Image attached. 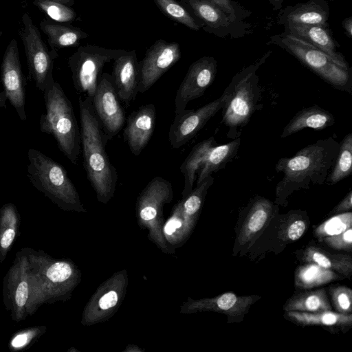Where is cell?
I'll return each instance as SVG.
<instances>
[{
  "label": "cell",
  "instance_id": "obj_24",
  "mask_svg": "<svg viewBox=\"0 0 352 352\" xmlns=\"http://www.w3.org/2000/svg\"><path fill=\"white\" fill-rule=\"evenodd\" d=\"M273 211L272 203L261 197H256L249 208L247 217L239 236V241H250L268 221Z\"/></svg>",
  "mask_w": 352,
  "mask_h": 352
},
{
  "label": "cell",
  "instance_id": "obj_28",
  "mask_svg": "<svg viewBox=\"0 0 352 352\" xmlns=\"http://www.w3.org/2000/svg\"><path fill=\"white\" fill-rule=\"evenodd\" d=\"M286 311L318 312L331 309L324 289L305 292L291 298L285 304Z\"/></svg>",
  "mask_w": 352,
  "mask_h": 352
},
{
  "label": "cell",
  "instance_id": "obj_44",
  "mask_svg": "<svg viewBox=\"0 0 352 352\" xmlns=\"http://www.w3.org/2000/svg\"><path fill=\"white\" fill-rule=\"evenodd\" d=\"M352 208V191L346 195L343 199L334 208L333 212H339L342 211L350 210Z\"/></svg>",
  "mask_w": 352,
  "mask_h": 352
},
{
  "label": "cell",
  "instance_id": "obj_26",
  "mask_svg": "<svg viewBox=\"0 0 352 352\" xmlns=\"http://www.w3.org/2000/svg\"><path fill=\"white\" fill-rule=\"evenodd\" d=\"M303 258L309 263L336 271L345 276H349L352 272V258L347 254H331L318 248L310 246L305 250Z\"/></svg>",
  "mask_w": 352,
  "mask_h": 352
},
{
  "label": "cell",
  "instance_id": "obj_18",
  "mask_svg": "<svg viewBox=\"0 0 352 352\" xmlns=\"http://www.w3.org/2000/svg\"><path fill=\"white\" fill-rule=\"evenodd\" d=\"M173 190L170 182L157 176L143 189L138 198L139 215L144 221L154 220L164 203L170 201Z\"/></svg>",
  "mask_w": 352,
  "mask_h": 352
},
{
  "label": "cell",
  "instance_id": "obj_34",
  "mask_svg": "<svg viewBox=\"0 0 352 352\" xmlns=\"http://www.w3.org/2000/svg\"><path fill=\"white\" fill-rule=\"evenodd\" d=\"M72 275V267L67 262L56 261L52 263L47 269L44 277V290L50 286L60 285L67 280Z\"/></svg>",
  "mask_w": 352,
  "mask_h": 352
},
{
  "label": "cell",
  "instance_id": "obj_43",
  "mask_svg": "<svg viewBox=\"0 0 352 352\" xmlns=\"http://www.w3.org/2000/svg\"><path fill=\"white\" fill-rule=\"evenodd\" d=\"M182 225V221L177 216H174L166 223L164 229V233L167 236H171L181 228Z\"/></svg>",
  "mask_w": 352,
  "mask_h": 352
},
{
  "label": "cell",
  "instance_id": "obj_25",
  "mask_svg": "<svg viewBox=\"0 0 352 352\" xmlns=\"http://www.w3.org/2000/svg\"><path fill=\"white\" fill-rule=\"evenodd\" d=\"M241 144V138L238 137L232 141L221 145L213 146L201 167L197 184L202 182L207 176L223 168L237 153Z\"/></svg>",
  "mask_w": 352,
  "mask_h": 352
},
{
  "label": "cell",
  "instance_id": "obj_29",
  "mask_svg": "<svg viewBox=\"0 0 352 352\" xmlns=\"http://www.w3.org/2000/svg\"><path fill=\"white\" fill-rule=\"evenodd\" d=\"M340 278L334 271L311 263L300 267L296 273V287L309 289L322 285Z\"/></svg>",
  "mask_w": 352,
  "mask_h": 352
},
{
  "label": "cell",
  "instance_id": "obj_45",
  "mask_svg": "<svg viewBox=\"0 0 352 352\" xmlns=\"http://www.w3.org/2000/svg\"><path fill=\"white\" fill-rule=\"evenodd\" d=\"M342 27L345 30L346 34L350 38H352V16L346 18L342 21Z\"/></svg>",
  "mask_w": 352,
  "mask_h": 352
},
{
  "label": "cell",
  "instance_id": "obj_40",
  "mask_svg": "<svg viewBox=\"0 0 352 352\" xmlns=\"http://www.w3.org/2000/svg\"><path fill=\"white\" fill-rule=\"evenodd\" d=\"M118 300V294L116 291H109L99 300L98 305L101 309L106 310L116 306Z\"/></svg>",
  "mask_w": 352,
  "mask_h": 352
},
{
  "label": "cell",
  "instance_id": "obj_15",
  "mask_svg": "<svg viewBox=\"0 0 352 352\" xmlns=\"http://www.w3.org/2000/svg\"><path fill=\"white\" fill-rule=\"evenodd\" d=\"M113 81L121 102L129 107L139 93L140 64L135 50L113 60Z\"/></svg>",
  "mask_w": 352,
  "mask_h": 352
},
{
  "label": "cell",
  "instance_id": "obj_14",
  "mask_svg": "<svg viewBox=\"0 0 352 352\" xmlns=\"http://www.w3.org/2000/svg\"><path fill=\"white\" fill-rule=\"evenodd\" d=\"M223 104L224 98L221 95L197 110L185 109L175 114L168 131L171 147L179 148L189 142L222 109Z\"/></svg>",
  "mask_w": 352,
  "mask_h": 352
},
{
  "label": "cell",
  "instance_id": "obj_4",
  "mask_svg": "<svg viewBox=\"0 0 352 352\" xmlns=\"http://www.w3.org/2000/svg\"><path fill=\"white\" fill-rule=\"evenodd\" d=\"M43 97L45 111L40 118V131L52 135L59 150L77 164L81 152L80 131L72 104L55 80L46 87Z\"/></svg>",
  "mask_w": 352,
  "mask_h": 352
},
{
  "label": "cell",
  "instance_id": "obj_22",
  "mask_svg": "<svg viewBox=\"0 0 352 352\" xmlns=\"http://www.w3.org/2000/svg\"><path fill=\"white\" fill-rule=\"evenodd\" d=\"M39 27L47 36L51 49L56 51L68 47H78L80 41L88 36L78 28L47 19L42 20Z\"/></svg>",
  "mask_w": 352,
  "mask_h": 352
},
{
  "label": "cell",
  "instance_id": "obj_35",
  "mask_svg": "<svg viewBox=\"0 0 352 352\" xmlns=\"http://www.w3.org/2000/svg\"><path fill=\"white\" fill-rule=\"evenodd\" d=\"M331 300L339 313L350 314L352 311V290L346 286L329 289Z\"/></svg>",
  "mask_w": 352,
  "mask_h": 352
},
{
  "label": "cell",
  "instance_id": "obj_42",
  "mask_svg": "<svg viewBox=\"0 0 352 352\" xmlns=\"http://www.w3.org/2000/svg\"><path fill=\"white\" fill-rule=\"evenodd\" d=\"M32 335V331H25L16 335L11 341V346L15 349L25 346L31 340Z\"/></svg>",
  "mask_w": 352,
  "mask_h": 352
},
{
  "label": "cell",
  "instance_id": "obj_7",
  "mask_svg": "<svg viewBox=\"0 0 352 352\" xmlns=\"http://www.w3.org/2000/svg\"><path fill=\"white\" fill-rule=\"evenodd\" d=\"M126 52L124 50L107 49L91 44L79 46L68 58L76 92L92 100L104 65Z\"/></svg>",
  "mask_w": 352,
  "mask_h": 352
},
{
  "label": "cell",
  "instance_id": "obj_30",
  "mask_svg": "<svg viewBox=\"0 0 352 352\" xmlns=\"http://www.w3.org/2000/svg\"><path fill=\"white\" fill-rule=\"evenodd\" d=\"M339 144L335 164L325 181L330 185L348 177L352 172V133L346 135Z\"/></svg>",
  "mask_w": 352,
  "mask_h": 352
},
{
  "label": "cell",
  "instance_id": "obj_8",
  "mask_svg": "<svg viewBox=\"0 0 352 352\" xmlns=\"http://www.w3.org/2000/svg\"><path fill=\"white\" fill-rule=\"evenodd\" d=\"M21 21L19 34L24 46L29 79L43 92L54 80L52 72L54 60L58 56L57 51L49 50L28 12L23 14Z\"/></svg>",
  "mask_w": 352,
  "mask_h": 352
},
{
  "label": "cell",
  "instance_id": "obj_23",
  "mask_svg": "<svg viewBox=\"0 0 352 352\" xmlns=\"http://www.w3.org/2000/svg\"><path fill=\"white\" fill-rule=\"evenodd\" d=\"M213 136L197 144L192 148L186 158L180 166V171L184 177V186L182 191V197H186L192 190L195 180V174L200 168L210 149L217 145Z\"/></svg>",
  "mask_w": 352,
  "mask_h": 352
},
{
  "label": "cell",
  "instance_id": "obj_46",
  "mask_svg": "<svg viewBox=\"0 0 352 352\" xmlns=\"http://www.w3.org/2000/svg\"><path fill=\"white\" fill-rule=\"evenodd\" d=\"M7 97L3 90H0V109L6 108Z\"/></svg>",
  "mask_w": 352,
  "mask_h": 352
},
{
  "label": "cell",
  "instance_id": "obj_19",
  "mask_svg": "<svg viewBox=\"0 0 352 352\" xmlns=\"http://www.w3.org/2000/svg\"><path fill=\"white\" fill-rule=\"evenodd\" d=\"M329 6L325 0H308L288 6L279 11L277 23L284 25L289 23L317 25L329 27Z\"/></svg>",
  "mask_w": 352,
  "mask_h": 352
},
{
  "label": "cell",
  "instance_id": "obj_37",
  "mask_svg": "<svg viewBox=\"0 0 352 352\" xmlns=\"http://www.w3.org/2000/svg\"><path fill=\"white\" fill-rule=\"evenodd\" d=\"M220 7L223 12L234 21H242L248 12L232 0H210Z\"/></svg>",
  "mask_w": 352,
  "mask_h": 352
},
{
  "label": "cell",
  "instance_id": "obj_10",
  "mask_svg": "<svg viewBox=\"0 0 352 352\" xmlns=\"http://www.w3.org/2000/svg\"><path fill=\"white\" fill-rule=\"evenodd\" d=\"M182 4L207 32L219 37L230 35L232 38L243 36L248 25L243 21H234L216 3L210 0H180Z\"/></svg>",
  "mask_w": 352,
  "mask_h": 352
},
{
  "label": "cell",
  "instance_id": "obj_12",
  "mask_svg": "<svg viewBox=\"0 0 352 352\" xmlns=\"http://www.w3.org/2000/svg\"><path fill=\"white\" fill-rule=\"evenodd\" d=\"M217 68V61L212 56H203L190 65L176 93L175 114L184 111L189 102L204 95L214 80Z\"/></svg>",
  "mask_w": 352,
  "mask_h": 352
},
{
  "label": "cell",
  "instance_id": "obj_33",
  "mask_svg": "<svg viewBox=\"0 0 352 352\" xmlns=\"http://www.w3.org/2000/svg\"><path fill=\"white\" fill-rule=\"evenodd\" d=\"M352 212H348L334 216L318 226L315 230L318 237H324L341 233L351 228Z\"/></svg>",
  "mask_w": 352,
  "mask_h": 352
},
{
  "label": "cell",
  "instance_id": "obj_41",
  "mask_svg": "<svg viewBox=\"0 0 352 352\" xmlns=\"http://www.w3.org/2000/svg\"><path fill=\"white\" fill-rule=\"evenodd\" d=\"M16 235L15 229L8 227L1 234L0 247L2 250H6L12 245Z\"/></svg>",
  "mask_w": 352,
  "mask_h": 352
},
{
  "label": "cell",
  "instance_id": "obj_1",
  "mask_svg": "<svg viewBox=\"0 0 352 352\" xmlns=\"http://www.w3.org/2000/svg\"><path fill=\"white\" fill-rule=\"evenodd\" d=\"M340 148L333 138L317 140L298 151L294 156L280 158L275 170L283 174L277 184V201H284L294 191L322 185L333 166Z\"/></svg>",
  "mask_w": 352,
  "mask_h": 352
},
{
  "label": "cell",
  "instance_id": "obj_32",
  "mask_svg": "<svg viewBox=\"0 0 352 352\" xmlns=\"http://www.w3.org/2000/svg\"><path fill=\"white\" fill-rule=\"evenodd\" d=\"M33 3L48 17L60 23H71L77 14L74 9L67 5L51 1L34 0Z\"/></svg>",
  "mask_w": 352,
  "mask_h": 352
},
{
  "label": "cell",
  "instance_id": "obj_16",
  "mask_svg": "<svg viewBox=\"0 0 352 352\" xmlns=\"http://www.w3.org/2000/svg\"><path fill=\"white\" fill-rule=\"evenodd\" d=\"M156 122V109L149 103L140 107L126 120L123 136L131 153L138 156L153 135Z\"/></svg>",
  "mask_w": 352,
  "mask_h": 352
},
{
  "label": "cell",
  "instance_id": "obj_47",
  "mask_svg": "<svg viewBox=\"0 0 352 352\" xmlns=\"http://www.w3.org/2000/svg\"><path fill=\"white\" fill-rule=\"evenodd\" d=\"M272 5L274 10H279L282 6V3L284 0H268Z\"/></svg>",
  "mask_w": 352,
  "mask_h": 352
},
{
  "label": "cell",
  "instance_id": "obj_11",
  "mask_svg": "<svg viewBox=\"0 0 352 352\" xmlns=\"http://www.w3.org/2000/svg\"><path fill=\"white\" fill-rule=\"evenodd\" d=\"M181 58L177 42L157 40L146 51L140 64L139 92L148 91Z\"/></svg>",
  "mask_w": 352,
  "mask_h": 352
},
{
  "label": "cell",
  "instance_id": "obj_38",
  "mask_svg": "<svg viewBox=\"0 0 352 352\" xmlns=\"http://www.w3.org/2000/svg\"><path fill=\"white\" fill-rule=\"evenodd\" d=\"M30 296V285L25 278L18 283L14 293V305L18 311H22L27 304Z\"/></svg>",
  "mask_w": 352,
  "mask_h": 352
},
{
  "label": "cell",
  "instance_id": "obj_27",
  "mask_svg": "<svg viewBox=\"0 0 352 352\" xmlns=\"http://www.w3.org/2000/svg\"><path fill=\"white\" fill-rule=\"evenodd\" d=\"M289 319L303 325L351 326V314L333 312L331 310L318 312L287 311Z\"/></svg>",
  "mask_w": 352,
  "mask_h": 352
},
{
  "label": "cell",
  "instance_id": "obj_2",
  "mask_svg": "<svg viewBox=\"0 0 352 352\" xmlns=\"http://www.w3.org/2000/svg\"><path fill=\"white\" fill-rule=\"evenodd\" d=\"M83 166L98 199L107 203L114 195L118 175L105 150L109 140L92 105V100L78 98Z\"/></svg>",
  "mask_w": 352,
  "mask_h": 352
},
{
  "label": "cell",
  "instance_id": "obj_17",
  "mask_svg": "<svg viewBox=\"0 0 352 352\" xmlns=\"http://www.w3.org/2000/svg\"><path fill=\"white\" fill-rule=\"evenodd\" d=\"M284 25L285 32L317 47L328 55L338 66L351 70L342 54L337 52L340 45L333 39L329 27L317 25L289 23Z\"/></svg>",
  "mask_w": 352,
  "mask_h": 352
},
{
  "label": "cell",
  "instance_id": "obj_6",
  "mask_svg": "<svg viewBox=\"0 0 352 352\" xmlns=\"http://www.w3.org/2000/svg\"><path fill=\"white\" fill-rule=\"evenodd\" d=\"M270 38L267 44L280 47L336 89L352 93L351 71L338 66L317 47L285 32Z\"/></svg>",
  "mask_w": 352,
  "mask_h": 352
},
{
  "label": "cell",
  "instance_id": "obj_20",
  "mask_svg": "<svg viewBox=\"0 0 352 352\" xmlns=\"http://www.w3.org/2000/svg\"><path fill=\"white\" fill-rule=\"evenodd\" d=\"M257 296H237L227 292L218 296L193 302L192 308L226 314L229 319H241L246 314Z\"/></svg>",
  "mask_w": 352,
  "mask_h": 352
},
{
  "label": "cell",
  "instance_id": "obj_50",
  "mask_svg": "<svg viewBox=\"0 0 352 352\" xmlns=\"http://www.w3.org/2000/svg\"><path fill=\"white\" fill-rule=\"evenodd\" d=\"M331 1H333V0H331Z\"/></svg>",
  "mask_w": 352,
  "mask_h": 352
},
{
  "label": "cell",
  "instance_id": "obj_13",
  "mask_svg": "<svg viewBox=\"0 0 352 352\" xmlns=\"http://www.w3.org/2000/svg\"><path fill=\"white\" fill-rule=\"evenodd\" d=\"M16 41L8 43L1 64V80L7 99L14 108L19 118L25 121V80L22 72Z\"/></svg>",
  "mask_w": 352,
  "mask_h": 352
},
{
  "label": "cell",
  "instance_id": "obj_21",
  "mask_svg": "<svg viewBox=\"0 0 352 352\" xmlns=\"http://www.w3.org/2000/svg\"><path fill=\"white\" fill-rule=\"evenodd\" d=\"M335 121L331 112L318 105L306 107L298 111L289 120L280 138L288 137L307 128L322 130L333 125Z\"/></svg>",
  "mask_w": 352,
  "mask_h": 352
},
{
  "label": "cell",
  "instance_id": "obj_5",
  "mask_svg": "<svg viewBox=\"0 0 352 352\" xmlns=\"http://www.w3.org/2000/svg\"><path fill=\"white\" fill-rule=\"evenodd\" d=\"M27 176L32 185L65 210H83L79 195L65 168L34 148L28 151Z\"/></svg>",
  "mask_w": 352,
  "mask_h": 352
},
{
  "label": "cell",
  "instance_id": "obj_39",
  "mask_svg": "<svg viewBox=\"0 0 352 352\" xmlns=\"http://www.w3.org/2000/svg\"><path fill=\"white\" fill-rule=\"evenodd\" d=\"M306 229V225L303 220L297 219L289 225L287 230V236L292 241H296L300 238Z\"/></svg>",
  "mask_w": 352,
  "mask_h": 352
},
{
  "label": "cell",
  "instance_id": "obj_48",
  "mask_svg": "<svg viewBox=\"0 0 352 352\" xmlns=\"http://www.w3.org/2000/svg\"><path fill=\"white\" fill-rule=\"evenodd\" d=\"M45 1L58 2L60 3L67 5L68 6H70V7L74 4V0H45Z\"/></svg>",
  "mask_w": 352,
  "mask_h": 352
},
{
  "label": "cell",
  "instance_id": "obj_3",
  "mask_svg": "<svg viewBox=\"0 0 352 352\" xmlns=\"http://www.w3.org/2000/svg\"><path fill=\"white\" fill-rule=\"evenodd\" d=\"M271 53L268 51L254 64L235 74L222 94V120L228 129L227 137L231 140L240 137L242 129L259 108L261 89L256 71Z\"/></svg>",
  "mask_w": 352,
  "mask_h": 352
},
{
  "label": "cell",
  "instance_id": "obj_36",
  "mask_svg": "<svg viewBox=\"0 0 352 352\" xmlns=\"http://www.w3.org/2000/svg\"><path fill=\"white\" fill-rule=\"evenodd\" d=\"M329 246L338 250H351L352 247V228H349L341 233L322 237Z\"/></svg>",
  "mask_w": 352,
  "mask_h": 352
},
{
  "label": "cell",
  "instance_id": "obj_9",
  "mask_svg": "<svg viewBox=\"0 0 352 352\" xmlns=\"http://www.w3.org/2000/svg\"><path fill=\"white\" fill-rule=\"evenodd\" d=\"M92 105L104 133L112 140L124 126L126 118L111 74L104 72L99 76Z\"/></svg>",
  "mask_w": 352,
  "mask_h": 352
},
{
  "label": "cell",
  "instance_id": "obj_49",
  "mask_svg": "<svg viewBox=\"0 0 352 352\" xmlns=\"http://www.w3.org/2000/svg\"><path fill=\"white\" fill-rule=\"evenodd\" d=\"M2 34H3V32L0 31V37L1 36Z\"/></svg>",
  "mask_w": 352,
  "mask_h": 352
},
{
  "label": "cell",
  "instance_id": "obj_31",
  "mask_svg": "<svg viewBox=\"0 0 352 352\" xmlns=\"http://www.w3.org/2000/svg\"><path fill=\"white\" fill-rule=\"evenodd\" d=\"M153 1L161 12L173 21L195 31H198L201 28V25L191 13L176 0Z\"/></svg>",
  "mask_w": 352,
  "mask_h": 352
}]
</instances>
